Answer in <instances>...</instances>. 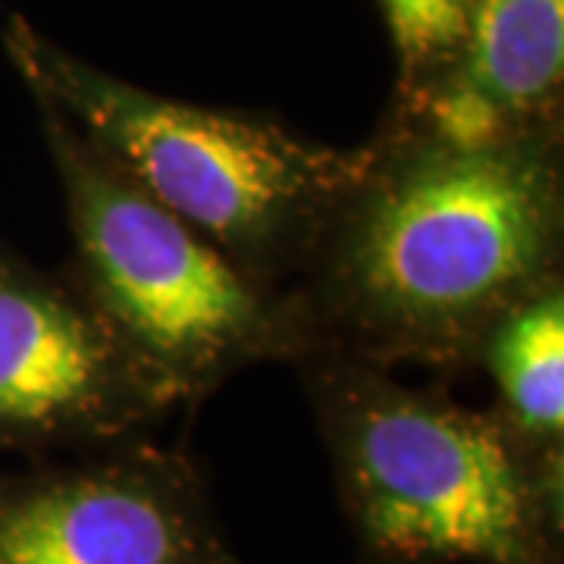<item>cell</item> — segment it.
<instances>
[{
    "label": "cell",
    "instance_id": "6da1fadb",
    "mask_svg": "<svg viewBox=\"0 0 564 564\" xmlns=\"http://www.w3.org/2000/svg\"><path fill=\"white\" fill-rule=\"evenodd\" d=\"M562 261V126L492 148L380 126L289 292L314 351L458 373Z\"/></svg>",
    "mask_w": 564,
    "mask_h": 564
},
{
    "label": "cell",
    "instance_id": "7a4b0ae2",
    "mask_svg": "<svg viewBox=\"0 0 564 564\" xmlns=\"http://www.w3.org/2000/svg\"><path fill=\"white\" fill-rule=\"evenodd\" d=\"M295 367L361 564H564V480L496 411L339 351Z\"/></svg>",
    "mask_w": 564,
    "mask_h": 564
},
{
    "label": "cell",
    "instance_id": "3957f363",
    "mask_svg": "<svg viewBox=\"0 0 564 564\" xmlns=\"http://www.w3.org/2000/svg\"><path fill=\"white\" fill-rule=\"evenodd\" d=\"M3 51L32 101L54 107L148 198L273 289L299 280L367 161V144L336 148L267 113L188 104L117 79L25 17H10Z\"/></svg>",
    "mask_w": 564,
    "mask_h": 564
},
{
    "label": "cell",
    "instance_id": "277c9868",
    "mask_svg": "<svg viewBox=\"0 0 564 564\" xmlns=\"http://www.w3.org/2000/svg\"><path fill=\"white\" fill-rule=\"evenodd\" d=\"M35 107L66 204L69 270L176 402L198 404L245 367L299 364L314 351L289 289L248 276L54 107Z\"/></svg>",
    "mask_w": 564,
    "mask_h": 564
},
{
    "label": "cell",
    "instance_id": "5b68a950",
    "mask_svg": "<svg viewBox=\"0 0 564 564\" xmlns=\"http://www.w3.org/2000/svg\"><path fill=\"white\" fill-rule=\"evenodd\" d=\"M176 408L73 270H41L0 242V455L139 440Z\"/></svg>",
    "mask_w": 564,
    "mask_h": 564
},
{
    "label": "cell",
    "instance_id": "8992f818",
    "mask_svg": "<svg viewBox=\"0 0 564 564\" xmlns=\"http://www.w3.org/2000/svg\"><path fill=\"white\" fill-rule=\"evenodd\" d=\"M0 564H245L195 462L151 436L0 474Z\"/></svg>",
    "mask_w": 564,
    "mask_h": 564
},
{
    "label": "cell",
    "instance_id": "52a82bcc",
    "mask_svg": "<svg viewBox=\"0 0 564 564\" xmlns=\"http://www.w3.org/2000/svg\"><path fill=\"white\" fill-rule=\"evenodd\" d=\"M564 0H474L440 76L383 126L492 148L562 126Z\"/></svg>",
    "mask_w": 564,
    "mask_h": 564
},
{
    "label": "cell",
    "instance_id": "ba28073f",
    "mask_svg": "<svg viewBox=\"0 0 564 564\" xmlns=\"http://www.w3.org/2000/svg\"><path fill=\"white\" fill-rule=\"evenodd\" d=\"M477 367L492 377V408L545 474L564 480V280L527 299L486 336Z\"/></svg>",
    "mask_w": 564,
    "mask_h": 564
},
{
    "label": "cell",
    "instance_id": "9c48e42d",
    "mask_svg": "<svg viewBox=\"0 0 564 564\" xmlns=\"http://www.w3.org/2000/svg\"><path fill=\"white\" fill-rule=\"evenodd\" d=\"M395 51L392 107L411 104L455 54L474 0H377Z\"/></svg>",
    "mask_w": 564,
    "mask_h": 564
}]
</instances>
